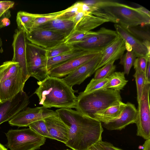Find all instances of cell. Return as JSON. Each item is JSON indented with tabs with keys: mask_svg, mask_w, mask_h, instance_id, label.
<instances>
[{
	"mask_svg": "<svg viewBox=\"0 0 150 150\" xmlns=\"http://www.w3.org/2000/svg\"><path fill=\"white\" fill-rule=\"evenodd\" d=\"M108 81V78L97 79L93 78L87 85L83 93H87L98 90L105 89V86Z\"/></svg>",
	"mask_w": 150,
	"mask_h": 150,
	"instance_id": "33",
	"label": "cell"
},
{
	"mask_svg": "<svg viewBox=\"0 0 150 150\" xmlns=\"http://www.w3.org/2000/svg\"><path fill=\"white\" fill-rule=\"evenodd\" d=\"M137 115V109L135 105L128 102L119 117L102 123V126L109 130H120L129 124L135 123Z\"/></svg>",
	"mask_w": 150,
	"mask_h": 150,
	"instance_id": "17",
	"label": "cell"
},
{
	"mask_svg": "<svg viewBox=\"0 0 150 150\" xmlns=\"http://www.w3.org/2000/svg\"><path fill=\"white\" fill-rule=\"evenodd\" d=\"M75 25V24L72 21L57 18L35 28L55 32L63 35L65 39L74 30Z\"/></svg>",
	"mask_w": 150,
	"mask_h": 150,
	"instance_id": "21",
	"label": "cell"
},
{
	"mask_svg": "<svg viewBox=\"0 0 150 150\" xmlns=\"http://www.w3.org/2000/svg\"><path fill=\"white\" fill-rule=\"evenodd\" d=\"M0 150H8L3 145L0 143Z\"/></svg>",
	"mask_w": 150,
	"mask_h": 150,
	"instance_id": "47",
	"label": "cell"
},
{
	"mask_svg": "<svg viewBox=\"0 0 150 150\" xmlns=\"http://www.w3.org/2000/svg\"><path fill=\"white\" fill-rule=\"evenodd\" d=\"M101 52L65 77L63 79L72 87L76 85H80L96 71V68L101 58Z\"/></svg>",
	"mask_w": 150,
	"mask_h": 150,
	"instance_id": "14",
	"label": "cell"
},
{
	"mask_svg": "<svg viewBox=\"0 0 150 150\" xmlns=\"http://www.w3.org/2000/svg\"><path fill=\"white\" fill-rule=\"evenodd\" d=\"M120 91L103 89L89 93H79L75 108L83 115L92 118L93 115L115 103L122 101Z\"/></svg>",
	"mask_w": 150,
	"mask_h": 150,
	"instance_id": "3",
	"label": "cell"
},
{
	"mask_svg": "<svg viewBox=\"0 0 150 150\" xmlns=\"http://www.w3.org/2000/svg\"><path fill=\"white\" fill-rule=\"evenodd\" d=\"M143 145V150H150V139L146 140Z\"/></svg>",
	"mask_w": 150,
	"mask_h": 150,
	"instance_id": "45",
	"label": "cell"
},
{
	"mask_svg": "<svg viewBox=\"0 0 150 150\" xmlns=\"http://www.w3.org/2000/svg\"><path fill=\"white\" fill-rule=\"evenodd\" d=\"M35 16V14L23 11L18 12L16 19L18 29L26 33L29 32L33 28Z\"/></svg>",
	"mask_w": 150,
	"mask_h": 150,
	"instance_id": "25",
	"label": "cell"
},
{
	"mask_svg": "<svg viewBox=\"0 0 150 150\" xmlns=\"http://www.w3.org/2000/svg\"><path fill=\"white\" fill-rule=\"evenodd\" d=\"M150 83H145L142 96L138 102L135 124L137 135L146 140L150 139Z\"/></svg>",
	"mask_w": 150,
	"mask_h": 150,
	"instance_id": "8",
	"label": "cell"
},
{
	"mask_svg": "<svg viewBox=\"0 0 150 150\" xmlns=\"http://www.w3.org/2000/svg\"><path fill=\"white\" fill-rule=\"evenodd\" d=\"M48 131L53 138L65 144L68 141V128L58 115L44 119Z\"/></svg>",
	"mask_w": 150,
	"mask_h": 150,
	"instance_id": "20",
	"label": "cell"
},
{
	"mask_svg": "<svg viewBox=\"0 0 150 150\" xmlns=\"http://www.w3.org/2000/svg\"><path fill=\"white\" fill-rule=\"evenodd\" d=\"M88 150H104L100 146L98 143L93 145L91 146Z\"/></svg>",
	"mask_w": 150,
	"mask_h": 150,
	"instance_id": "44",
	"label": "cell"
},
{
	"mask_svg": "<svg viewBox=\"0 0 150 150\" xmlns=\"http://www.w3.org/2000/svg\"><path fill=\"white\" fill-rule=\"evenodd\" d=\"M94 32L91 31L84 32L74 30L65 39L64 42L67 44L72 45L80 42Z\"/></svg>",
	"mask_w": 150,
	"mask_h": 150,
	"instance_id": "34",
	"label": "cell"
},
{
	"mask_svg": "<svg viewBox=\"0 0 150 150\" xmlns=\"http://www.w3.org/2000/svg\"><path fill=\"white\" fill-rule=\"evenodd\" d=\"M30 42L47 50H50L63 42L65 38L55 32L37 28L26 33Z\"/></svg>",
	"mask_w": 150,
	"mask_h": 150,
	"instance_id": "10",
	"label": "cell"
},
{
	"mask_svg": "<svg viewBox=\"0 0 150 150\" xmlns=\"http://www.w3.org/2000/svg\"><path fill=\"white\" fill-rule=\"evenodd\" d=\"M145 83H150V59L148 62L145 74Z\"/></svg>",
	"mask_w": 150,
	"mask_h": 150,
	"instance_id": "43",
	"label": "cell"
},
{
	"mask_svg": "<svg viewBox=\"0 0 150 150\" xmlns=\"http://www.w3.org/2000/svg\"><path fill=\"white\" fill-rule=\"evenodd\" d=\"M114 1L107 0H89L81 1L88 6L101 9L109 5Z\"/></svg>",
	"mask_w": 150,
	"mask_h": 150,
	"instance_id": "37",
	"label": "cell"
},
{
	"mask_svg": "<svg viewBox=\"0 0 150 150\" xmlns=\"http://www.w3.org/2000/svg\"><path fill=\"white\" fill-rule=\"evenodd\" d=\"M26 39V33L24 31L18 29L15 30L12 44L13 53L11 60L19 63L25 82L30 77L27 64Z\"/></svg>",
	"mask_w": 150,
	"mask_h": 150,
	"instance_id": "13",
	"label": "cell"
},
{
	"mask_svg": "<svg viewBox=\"0 0 150 150\" xmlns=\"http://www.w3.org/2000/svg\"><path fill=\"white\" fill-rule=\"evenodd\" d=\"M101 51H91L56 66L49 71L48 75L59 78L65 77L92 59Z\"/></svg>",
	"mask_w": 150,
	"mask_h": 150,
	"instance_id": "15",
	"label": "cell"
},
{
	"mask_svg": "<svg viewBox=\"0 0 150 150\" xmlns=\"http://www.w3.org/2000/svg\"><path fill=\"white\" fill-rule=\"evenodd\" d=\"M57 115L56 111L43 106L35 108H27L17 113L8 121V123L12 126L27 127L35 121Z\"/></svg>",
	"mask_w": 150,
	"mask_h": 150,
	"instance_id": "9",
	"label": "cell"
},
{
	"mask_svg": "<svg viewBox=\"0 0 150 150\" xmlns=\"http://www.w3.org/2000/svg\"><path fill=\"white\" fill-rule=\"evenodd\" d=\"M98 143L104 150H123L115 146L112 144L108 142L101 140Z\"/></svg>",
	"mask_w": 150,
	"mask_h": 150,
	"instance_id": "41",
	"label": "cell"
},
{
	"mask_svg": "<svg viewBox=\"0 0 150 150\" xmlns=\"http://www.w3.org/2000/svg\"><path fill=\"white\" fill-rule=\"evenodd\" d=\"M115 61L109 62L97 69L95 71L94 78L100 79L108 77L115 70L116 67L114 64Z\"/></svg>",
	"mask_w": 150,
	"mask_h": 150,
	"instance_id": "29",
	"label": "cell"
},
{
	"mask_svg": "<svg viewBox=\"0 0 150 150\" xmlns=\"http://www.w3.org/2000/svg\"><path fill=\"white\" fill-rule=\"evenodd\" d=\"M39 87L34 94L38 97L39 104L46 108H75L77 97L74 90L63 79L49 75L37 83Z\"/></svg>",
	"mask_w": 150,
	"mask_h": 150,
	"instance_id": "2",
	"label": "cell"
},
{
	"mask_svg": "<svg viewBox=\"0 0 150 150\" xmlns=\"http://www.w3.org/2000/svg\"><path fill=\"white\" fill-rule=\"evenodd\" d=\"M26 82L20 70L15 75L0 83V102L8 100L23 91Z\"/></svg>",
	"mask_w": 150,
	"mask_h": 150,
	"instance_id": "16",
	"label": "cell"
},
{
	"mask_svg": "<svg viewBox=\"0 0 150 150\" xmlns=\"http://www.w3.org/2000/svg\"><path fill=\"white\" fill-rule=\"evenodd\" d=\"M28 126L42 136L53 139L48 131L44 119L34 122L30 124Z\"/></svg>",
	"mask_w": 150,
	"mask_h": 150,
	"instance_id": "32",
	"label": "cell"
},
{
	"mask_svg": "<svg viewBox=\"0 0 150 150\" xmlns=\"http://www.w3.org/2000/svg\"><path fill=\"white\" fill-rule=\"evenodd\" d=\"M14 2L10 1H0V16L14 6Z\"/></svg>",
	"mask_w": 150,
	"mask_h": 150,
	"instance_id": "40",
	"label": "cell"
},
{
	"mask_svg": "<svg viewBox=\"0 0 150 150\" xmlns=\"http://www.w3.org/2000/svg\"><path fill=\"white\" fill-rule=\"evenodd\" d=\"M7 142L5 146L10 150H35L40 149L46 141V137L29 127L10 129L5 133Z\"/></svg>",
	"mask_w": 150,
	"mask_h": 150,
	"instance_id": "5",
	"label": "cell"
},
{
	"mask_svg": "<svg viewBox=\"0 0 150 150\" xmlns=\"http://www.w3.org/2000/svg\"><path fill=\"white\" fill-rule=\"evenodd\" d=\"M138 10L150 16V12L147 9L143 6H140L137 8Z\"/></svg>",
	"mask_w": 150,
	"mask_h": 150,
	"instance_id": "46",
	"label": "cell"
},
{
	"mask_svg": "<svg viewBox=\"0 0 150 150\" xmlns=\"http://www.w3.org/2000/svg\"><path fill=\"white\" fill-rule=\"evenodd\" d=\"M20 70L19 64L17 62L11 61L4 62L0 65V83L15 75Z\"/></svg>",
	"mask_w": 150,
	"mask_h": 150,
	"instance_id": "26",
	"label": "cell"
},
{
	"mask_svg": "<svg viewBox=\"0 0 150 150\" xmlns=\"http://www.w3.org/2000/svg\"><path fill=\"white\" fill-rule=\"evenodd\" d=\"M47 50L30 42L26 43V61L30 77L41 81L48 75L47 68Z\"/></svg>",
	"mask_w": 150,
	"mask_h": 150,
	"instance_id": "6",
	"label": "cell"
},
{
	"mask_svg": "<svg viewBox=\"0 0 150 150\" xmlns=\"http://www.w3.org/2000/svg\"><path fill=\"white\" fill-rule=\"evenodd\" d=\"M88 13L84 12L82 10L78 12L74 17L72 21L76 24L83 18L86 14Z\"/></svg>",
	"mask_w": 150,
	"mask_h": 150,
	"instance_id": "42",
	"label": "cell"
},
{
	"mask_svg": "<svg viewBox=\"0 0 150 150\" xmlns=\"http://www.w3.org/2000/svg\"><path fill=\"white\" fill-rule=\"evenodd\" d=\"M70 150V149H65V150Z\"/></svg>",
	"mask_w": 150,
	"mask_h": 150,
	"instance_id": "49",
	"label": "cell"
},
{
	"mask_svg": "<svg viewBox=\"0 0 150 150\" xmlns=\"http://www.w3.org/2000/svg\"><path fill=\"white\" fill-rule=\"evenodd\" d=\"M89 52L91 51H85L75 48L72 50L68 53L48 58L47 64V70L49 71L56 66Z\"/></svg>",
	"mask_w": 150,
	"mask_h": 150,
	"instance_id": "23",
	"label": "cell"
},
{
	"mask_svg": "<svg viewBox=\"0 0 150 150\" xmlns=\"http://www.w3.org/2000/svg\"><path fill=\"white\" fill-rule=\"evenodd\" d=\"M75 47L73 45L66 43L64 42L50 50H47V58L68 53L71 51Z\"/></svg>",
	"mask_w": 150,
	"mask_h": 150,
	"instance_id": "30",
	"label": "cell"
},
{
	"mask_svg": "<svg viewBox=\"0 0 150 150\" xmlns=\"http://www.w3.org/2000/svg\"><path fill=\"white\" fill-rule=\"evenodd\" d=\"M116 31L101 28L80 42L72 45L75 48L88 51H101L118 37Z\"/></svg>",
	"mask_w": 150,
	"mask_h": 150,
	"instance_id": "7",
	"label": "cell"
},
{
	"mask_svg": "<svg viewBox=\"0 0 150 150\" xmlns=\"http://www.w3.org/2000/svg\"><path fill=\"white\" fill-rule=\"evenodd\" d=\"M116 31L125 42L126 47H130L136 57L147 56H150V52L144 45L142 41L130 33L126 29L118 24H115Z\"/></svg>",
	"mask_w": 150,
	"mask_h": 150,
	"instance_id": "19",
	"label": "cell"
},
{
	"mask_svg": "<svg viewBox=\"0 0 150 150\" xmlns=\"http://www.w3.org/2000/svg\"><path fill=\"white\" fill-rule=\"evenodd\" d=\"M81 4L78 1L66 9L65 11L57 18L63 20H71L75 15L81 11Z\"/></svg>",
	"mask_w": 150,
	"mask_h": 150,
	"instance_id": "35",
	"label": "cell"
},
{
	"mask_svg": "<svg viewBox=\"0 0 150 150\" xmlns=\"http://www.w3.org/2000/svg\"><path fill=\"white\" fill-rule=\"evenodd\" d=\"M126 49L125 42L118 35L116 39L102 51L101 58L96 71L109 62L120 59Z\"/></svg>",
	"mask_w": 150,
	"mask_h": 150,
	"instance_id": "18",
	"label": "cell"
},
{
	"mask_svg": "<svg viewBox=\"0 0 150 150\" xmlns=\"http://www.w3.org/2000/svg\"><path fill=\"white\" fill-rule=\"evenodd\" d=\"M65 11L66 9L58 12L47 14H35V18L34 20L32 29L57 18L63 14Z\"/></svg>",
	"mask_w": 150,
	"mask_h": 150,
	"instance_id": "27",
	"label": "cell"
},
{
	"mask_svg": "<svg viewBox=\"0 0 150 150\" xmlns=\"http://www.w3.org/2000/svg\"><path fill=\"white\" fill-rule=\"evenodd\" d=\"M90 7L89 13L85 15L76 24L75 30L88 32L105 23H118L116 19L101 9Z\"/></svg>",
	"mask_w": 150,
	"mask_h": 150,
	"instance_id": "11",
	"label": "cell"
},
{
	"mask_svg": "<svg viewBox=\"0 0 150 150\" xmlns=\"http://www.w3.org/2000/svg\"><path fill=\"white\" fill-rule=\"evenodd\" d=\"M126 106V103L119 101L106 109L94 114L92 118L100 122L105 123L116 119L121 115Z\"/></svg>",
	"mask_w": 150,
	"mask_h": 150,
	"instance_id": "22",
	"label": "cell"
},
{
	"mask_svg": "<svg viewBox=\"0 0 150 150\" xmlns=\"http://www.w3.org/2000/svg\"><path fill=\"white\" fill-rule=\"evenodd\" d=\"M127 50L125 54L120 59V64L123 66L125 74L128 75L131 67L133 65L136 57L131 48Z\"/></svg>",
	"mask_w": 150,
	"mask_h": 150,
	"instance_id": "28",
	"label": "cell"
},
{
	"mask_svg": "<svg viewBox=\"0 0 150 150\" xmlns=\"http://www.w3.org/2000/svg\"><path fill=\"white\" fill-rule=\"evenodd\" d=\"M124 72H114L108 77L105 89H111L120 91L127 83Z\"/></svg>",
	"mask_w": 150,
	"mask_h": 150,
	"instance_id": "24",
	"label": "cell"
},
{
	"mask_svg": "<svg viewBox=\"0 0 150 150\" xmlns=\"http://www.w3.org/2000/svg\"><path fill=\"white\" fill-rule=\"evenodd\" d=\"M2 41L0 37V52H1V50H2Z\"/></svg>",
	"mask_w": 150,
	"mask_h": 150,
	"instance_id": "48",
	"label": "cell"
},
{
	"mask_svg": "<svg viewBox=\"0 0 150 150\" xmlns=\"http://www.w3.org/2000/svg\"><path fill=\"white\" fill-rule=\"evenodd\" d=\"M125 28L128 31L138 39L139 38L142 40V42L146 41L150 42V33L148 31L138 29L136 28V27Z\"/></svg>",
	"mask_w": 150,
	"mask_h": 150,
	"instance_id": "36",
	"label": "cell"
},
{
	"mask_svg": "<svg viewBox=\"0 0 150 150\" xmlns=\"http://www.w3.org/2000/svg\"><path fill=\"white\" fill-rule=\"evenodd\" d=\"M135 73L133 75L137 86V100L138 102L140 100L145 83V74L136 67H134Z\"/></svg>",
	"mask_w": 150,
	"mask_h": 150,
	"instance_id": "31",
	"label": "cell"
},
{
	"mask_svg": "<svg viewBox=\"0 0 150 150\" xmlns=\"http://www.w3.org/2000/svg\"><path fill=\"white\" fill-rule=\"evenodd\" d=\"M101 9L116 19L118 24L125 28L143 26L150 23V16L142 12L137 8L115 1Z\"/></svg>",
	"mask_w": 150,
	"mask_h": 150,
	"instance_id": "4",
	"label": "cell"
},
{
	"mask_svg": "<svg viewBox=\"0 0 150 150\" xmlns=\"http://www.w3.org/2000/svg\"><path fill=\"white\" fill-rule=\"evenodd\" d=\"M11 16L10 11L9 10L0 16V28L10 25L11 21L9 18Z\"/></svg>",
	"mask_w": 150,
	"mask_h": 150,
	"instance_id": "39",
	"label": "cell"
},
{
	"mask_svg": "<svg viewBox=\"0 0 150 150\" xmlns=\"http://www.w3.org/2000/svg\"><path fill=\"white\" fill-rule=\"evenodd\" d=\"M29 97L24 91L11 99L0 102V125L9 121L20 111L27 108Z\"/></svg>",
	"mask_w": 150,
	"mask_h": 150,
	"instance_id": "12",
	"label": "cell"
},
{
	"mask_svg": "<svg viewBox=\"0 0 150 150\" xmlns=\"http://www.w3.org/2000/svg\"><path fill=\"white\" fill-rule=\"evenodd\" d=\"M150 57L147 56L137 57L135 59L133 64L134 67L139 69L145 74L148 62Z\"/></svg>",
	"mask_w": 150,
	"mask_h": 150,
	"instance_id": "38",
	"label": "cell"
},
{
	"mask_svg": "<svg viewBox=\"0 0 150 150\" xmlns=\"http://www.w3.org/2000/svg\"><path fill=\"white\" fill-rule=\"evenodd\" d=\"M68 128L69 139L65 145L73 150H88L102 140L101 123L71 109L56 110Z\"/></svg>",
	"mask_w": 150,
	"mask_h": 150,
	"instance_id": "1",
	"label": "cell"
}]
</instances>
